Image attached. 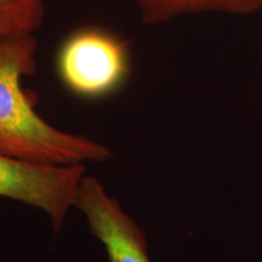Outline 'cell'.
Here are the masks:
<instances>
[{"mask_svg": "<svg viewBox=\"0 0 262 262\" xmlns=\"http://www.w3.org/2000/svg\"><path fill=\"white\" fill-rule=\"evenodd\" d=\"M57 73L66 88L83 98L114 93L130 73L127 44L101 28H81L68 37L57 54Z\"/></svg>", "mask_w": 262, "mask_h": 262, "instance_id": "obj_2", "label": "cell"}, {"mask_svg": "<svg viewBox=\"0 0 262 262\" xmlns=\"http://www.w3.org/2000/svg\"><path fill=\"white\" fill-rule=\"evenodd\" d=\"M85 173V164L40 165L0 155V198L42 211L54 232H60Z\"/></svg>", "mask_w": 262, "mask_h": 262, "instance_id": "obj_3", "label": "cell"}, {"mask_svg": "<svg viewBox=\"0 0 262 262\" xmlns=\"http://www.w3.org/2000/svg\"><path fill=\"white\" fill-rule=\"evenodd\" d=\"M44 19V0H0V42L34 34Z\"/></svg>", "mask_w": 262, "mask_h": 262, "instance_id": "obj_6", "label": "cell"}, {"mask_svg": "<svg viewBox=\"0 0 262 262\" xmlns=\"http://www.w3.org/2000/svg\"><path fill=\"white\" fill-rule=\"evenodd\" d=\"M34 34L0 42V155L40 165L103 163L110 147L51 125L37 111V98L22 79L37 72Z\"/></svg>", "mask_w": 262, "mask_h": 262, "instance_id": "obj_1", "label": "cell"}, {"mask_svg": "<svg viewBox=\"0 0 262 262\" xmlns=\"http://www.w3.org/2000/svg\"><path fill=\"white\" fill-rule=\"evenodd\" d=\"M140 10L143 22L150 25L182 15L226 12L245 15L262 10V0H131Z\"/></svg>", "mask_w": 262, "mask_h": 262, "instance_id": "obj_5", "label": "cell"}, {"mask_svg": "<svg viewBox=\"0 0 262 262\" xmlns=\"http://www.w3.org/2000/svg\"><path fill=\"white\" fill-rule=\"evenodd\" d=\"M74 208L85 216L90 232L102 244L108 261L153 262L145 232L95 176H83Z\"/></svg>", "mask_w": 262, "mask_h": 262, "instance_id": "obj_4", "label": "cell"}]
</instances>
